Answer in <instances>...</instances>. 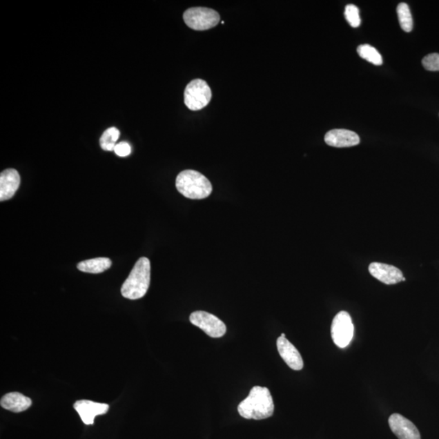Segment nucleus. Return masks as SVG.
Returning <instances> with one entry per match:
<instances>
[{
  "label": "nucleus",
  "mask_w": 439,
  "mask_h": 439,
  "mask_svg": "<svg viewBox=\"0 0 439 439\" xmlns=\"http://www.w3.org/2000/svg\"><path fill=\"white\" fill-rule=\"evenodd\" d=\"M237 411L245 419L263 420L273 414L274 404L271 391L266 387H254L249 396L242 400Z\"/></svg>",
  "instance_id": "1"
},
{
  "label": "nucleus",
  "mask_w": 439,
  "mask_h": 439,
  "mask_svg": "<svg viewBox=\"0 0 439 439\" xmlns=\"http://www.w3.org/2000/svg\"><path fill=\"white\" fill-rule=\"evenodd\" d=\"M150 281V263L146 257H141L123 283L121 295L131 300L143 298L148 291Z\"/></svg>",
  "instance_id": "2"
},
{
  "label": "nucleus",
  "mask_w": 439,
  "mask_h": 439,
  "mask_svg": "<svg viewBox=\"0 0 439 439\" xmlns=\"http://www.w3.org/2000/svg\"><path fill=\"white\" fill-rule=\"evenodd\" d=\"M176 187L179 193L191 199L207 198L213 191L208 178L195 170L181 172L177 177Z\"/></svg>",
  "instance_id": "3"
},
{
  "label": "nucleus",
  "mask_w": 439,
  "mask_h": 439,
  "mask_svg": "<svg viewBox=\"0 0 439 439\" xmlns=\"http://www.w3.org/2000/svg\"><path fill=\"white\" fill-rule=\"evenodd\" d=\"M187 26L194 30H208L219 24L221 17L213 9L208 8H191L183 14Z\"/></svg>",
  "instance_id": "4"
},
{
  "label": "nucleus",
  "mask_w": 439,
  "mask_h": 439,
  "mask_svg": "<svg viewBox=\"0 0 439 439\" xmlns=\"http://www.w3.org/2000/svg\"><path fill=\"white\" fill-rule=\"evenodd\" d=\"M212 90L207 82L202 79L191 81L184 92L186 106L192 111L203 109L211 101Z\"/></svg>",
  "instance_id": "5"
},
{
  "label": "nucleus",
  "mask_w": 439,
  "mask_h": 439,
  "mask_svg": "<svg viewBox=\"0 0 439 439\" xmlns=\"http://www.w3.org/2000/svg\"><path fill=\"white\" fill-rule=\"evenodd\" d=\"M354 335V326L351 315L345 311L338 313L333 320L331 336L333 342L340 349L350 344Z\"/></svg>",
  "instance_id": "6"
},
{
  "label": "nucleus",
  "mask_w": 439,
  "mask_h": 439,
  "mask_svg": "<svg viewBox=\"0 0 439 439\" xmlns=\"http://www.w3.org/2000/svg\"><path fill=\"white\" fill-rule=\"evenodd\" d=\"M190 321L192 324L202 329L210 337L216 338L226 335V324L216 315L204 311H196L191 313Z\"/></svg>",
  "instance_id": "7"
},
{
  "label": "nucleus",
  "mask_w": 439,
  "mask_h": 439,
  "mask_svg": "<svg viewBox=\"0 0 439 439\" xmlns=\"http://www.w3.org/2000/svg\"><path fill=\"white\" fill-rule=\"evenodd\" d=\"M369 271L373 277L386 285H394L406 281L400 269L393 265L373 262L369 264Z\"/></svg>",
  "instance_id": "8"
},
{
  "label": "nucleus",
  "mask_w": 439,
  "mask_h": 439,
  "mask_svg": "<svg viewBox=\"0 0 439 439\" xmlns=\"http://www.w3.org/2000/svg\"><path fill=\"white\" fill-rule=\"evenodd\" d=\"M73 408L79 414L80 418L85 425H93L95 418L99 415L106 414L109 409V405L96 402L90 400H79L73 405Z\"/></svg>",
  "instance_id": "9"
},
{
  "label": "nucleus",
  "mask_w": 439,
  "mask_h": 439,
  "mask_svg": "<svg viewBox=\"0 0 439 439\" xmlns=\"http://www.w3.org/2000/svg\"><path fill=\"white\" fill-rule=\"evenodd\" d=\"M389 425L399 439H420L416 425L400 414H392L389 418Z\"/></svg>",
  "instance_id": "10"
},
{
  "label": "nucleus",
  "mask_w": 439,
  "mask_h": 439,
  "mask_svg": "<svg viewBox=\"0 0 439 439\" xmlns=\"http://www.w3.org/2000/svg\"><path fill=\"white\" fill-rule=\"evenodd\" d=\"M277 347L281 358L293 370H301L304 368V361L295 347L284 337H279Z\"/></svg>",
  "instance_id": "11"
},
{
  "label": "nucleus",
  "mask_w": 439,
  "mask_h": 439,
  "mask_svg": "<svg viewBox=\"0 0 439 439\" xmlns=\"http://www.w3.org/2000/svg\"><path fill=\"white\" fill-rule=\"evenodd\" d=\"M326 144L333 148H350L358 145L360 139L356 133L347 130H332L324 136Z\"/></svg>",
  "instance_id": "12"
},
{
  "label": "nucleus",
  "mask_w": 439,
  "mask_h": 439,
  "mask_svg": "<svg viewBox=\"0 0 439 439\" xmlns=\"http://www.w3.org/2000/svg\"><path fill=\"white\" fill-rule=\"evenodd\" d=\"M21 177L16 169L8 168L0 175V200L10 199L19 188Z\"/></svg>",
  "instance_id": "13"
},
{
  "label": "nucleus",
  "mask_w": 439,
  "mask_h": 439,
  "mask_svg": "<svg viewBox=\"0 0 439 439\" xmlns=\"http://www.w3.org/2000/svg\"><path fill=\"white\" fill-rule=\"evenodd\" d=\"M0 405L4 409L18 413L28 409L32 405V400L19 392H11L2 397Z\"/></svg>",
  "instance_id": "14"
},
{
  "label": "nucleus",
  "mask_w": 439,
  "mask_h": 439,
  "mask_svg": "<svg viewBox=\"0 0 439 439\" xmlns=\"http://www.w3.org/2000/svg\"><path fill=\"white\" fill-rule=\"evenodd\" d=\"M111 265V260L106 257H99L84 260V262L77 264V269L84 273H100L108 271Z\"/></svg>",
  "instance_id": "15"
},
{
  "label": "nucleus",
  "mask_w": 439,
  "mask_h": 439,
  "mask_svg": "<svg viewBox=\"0 0 439 439\" xmlns=\"http://www.w3.org/2000/svg\"><path fill=\"white\" fill-rule=\"evenodd\" d=\"M358 52L361 58L373 64L374 66L382 65L383 61L381 54L372 46L369 44L360 45L358 48Z\"/></svg>",
  "instance_id": "16"
},
{
  "label": "nucleus",
  "mask_w": 439,
  "mask_h": 439,
  "mask_svg": "<svg viewBox=\"0 0 439 439\" xmlns=\"http://www.w3.org/2000/svg\"><path fill=\"white\" fill-rule=\"evenodd\" d=\"M398 18L402 30L411 32L413 28V20L408 4L401 3L397 8Z\"/></svg>",
  "instance_id": "17"
},
{
  "label": "nucleus",
  "mask_w": 439,
  "mask_h": 439,
  "mask_svg": "<svg viewBox=\"0 0 439 439\" xmlns=\"http://www.w3.org/2000/svg\"><path fill=\"white\" fill-rule=\"evenodd\" d=\"M119 137H120V131L116 127H111L105 130L100 138V146H101L102 149L108 150V152L114 150Z\"/></svg>",
  "instance_id": "18"
},
{
  "label": "nucleus",
  "mask_w": 439,
  "mask_h": 439,
  "mask_svg": "<svg viewBox=\"0 0 439 439\" xmlns=\"http://www.w3.org/2000/svg\"><path fill=\"white\" fill-rule=\"evenodd\" d=\"M344 15L347 22L353 28H358L360 26L361 20L359 8L353 6V4H349V6L346 7Z\"/></svg>",
  "instance_id": "19"
},
{
  "label": "nucleus",
  "mask_w": 439,
  "mask_h": 439,
  "mask_svg": "<svg viewBox=\"0 0 439 439\" xmlns=\"http://www.w3.org/2000/svg\"><path fill=\"white\" fill-rule=\"evenodd\" d=\"M422 65L428 71H439V54L432 53L427 55L422 59Z\"/></svg>",
  "instance_id": "20"
},
{
  "label": "nucleus",
  "mask_w": 439,
  "mask_h": 439,
  "mask_svg": "<svg viewBox=\"0 0 439 439\" xmlns=\"http://www.w3.org/2000/svg\"><path fill=\"white\" fill-rule=\"evenodd\" d=\"M114 152L118 157H126L131 153V146L126 142H121V143L116 145Z\"/></svg>",
  "instance_id": "21"
},
{
  "label": "nucleus",
  "mask_w": 439,
  "mask_h": 439,
  "mask_svg": "<svg viewBox=\"0 0 439 439\" xmlns=\"http://www.w3.org/2000/svg\"><path fill=\"white\" fill-rule=\"evenodd\" d=\"M281 336H282V337H284V338H286V335H285V333H282V335H281Z\"/></svg>",
  "instance_id": "22"
}]
</instances>
